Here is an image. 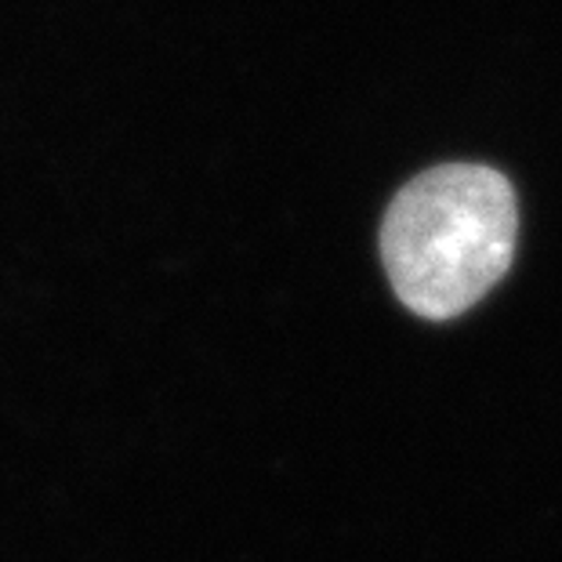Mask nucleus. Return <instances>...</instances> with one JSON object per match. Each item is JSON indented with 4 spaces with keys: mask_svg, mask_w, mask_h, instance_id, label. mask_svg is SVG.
Wrapping results in <instances>:
<instances>
[{
    "mask_svg": "<svg viewBox=\"0 0 562 562\" xmlns=\"http://www.w3.org/2000/svg\"><path fill=\"white\" fill-rule=\"evenodd\" d=\"M516 189L486 164H442L400 189L381 225L392 291L411 313L453 319L516 258Z\"/></svg>",
    "mask_w": 562,
    "mask_h": 562,
    "instance_id": "obj_1",
    "label": "nucleus"
}]
</instances>
